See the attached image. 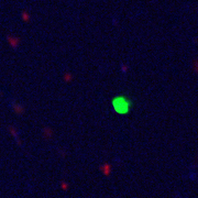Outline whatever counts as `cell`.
Listing matches in <instances>:
<instances>
[{"label":"cell","mask_w":198,"mask_h":198,"mask_svg":"<svg viewBox=\"0 0 198 198\" xmlns=\"http://www.w3.org/2000/svg\"><path fill=\"white\" fill-rule=\"evenodd\" d=\"M113 107H115L116 111L119 112V113H126V112L129 111L130 104L129 101L124 99V98L118 97L113 101Z\"/></svg>","instance_id":"cell-1"}]
</instances>
